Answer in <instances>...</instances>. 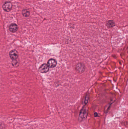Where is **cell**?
Segmentation results:
<instances>
[{"instance_id": "6da1fadb", "label": "cell", "mask_w": 128, "mask_h": 129, "mask_svg": "<svg viewBox=\"0 0 128 129\" xmlns=\"http://www.w3.org/2000/svg\"><path fill=\"white\" fill-rule=\"evenodd\" d=\"M76 69L78 73H82L84 72L85 68L84 64L80 63L76 65Z\"/></svg>"}, {"instance_id": "7a4b0ae2", "label": "cell", "mask_w": 128, "mask_h": 129, "mask_svg": "<svg viewBox=\"0 0 128 129\" xmlns=\"http://www.w3.org/2000/svg\"><path fill=\"white\" fill-rule=\"evenodd\" d=\"M12 8V5L10 2H6L3 5V8L4 10L6 12H10Z\"/></svg>"}, {"instance_id": "3957f363", "label": "cell", "mask_w": 128, "mask_h": 129, "mask_svg": "<svg viewBox=\"0 0 128 129\" xmlns=\"http://www.w3.org/2000/svg\"><path fill=\"white\" fill-rule=\"evenodd\" d=\"M10 56L11 59L12 60H15L18 57V53L15 50H13L10 53Z\"/></svg>"}, {"instance_id": "277c9868", "label": "cell", "mask_w": 128, "mask_h": 129, "mask_svg": "<svg viewBox=\"0 0 128 129\" xmlns=\"http://www.w3.org/2000/svg\"><path fill=\"white\" fill-rule=\"evenodd\" d=\"M49 70V67L47 64H43L39 68V71L41 73H46Z\"/></svg>"}, {"instance_id": "5b68a950", "label": "cell", "mask_w": 128, "mask_h": 129, "mask_svg": "<svg viewBox=\"0 0 128 129\" xmlns=\"http://www.w3.org/2000/svg\"><path fill=\"white\" fill-rule=\"evenodd\" d=\"M86 115H87V111L86 109L83 108L80 112L79 117V120L82 121L84 118H85L86 117Z\"/></svg>"}, {"instance_id": "8992f818", "label": "cell", "mask_w": 128, "mask_h": 129, "mask_svg": "<svg viewBox=\"0 0 128 129\" xmlns=\"http://www.w3.org/2000/svg\"><path fill=\"white\" fill-rule=\"evenodd\" d=\"M57 64V62L55 59H51L48 60V65L49 68H53L55 67Z\"/></svg>"}, {"instance_id": "52a82bcc", "label": "cell", "mask_w": 128, "mask_h": 129, "mask_svg": "<svg viewBox=\"0 0 128 129\" xmlns=\"http://www.w3.org/2000/svg\"><path fill=\"white\" fill-rule=\"evenodd\" d=\"M18 26L15 24H12L10 25L9 29L11 32L12 33H15L18 30Z\"/></svg>"}, {"instance_id": "ba28073f", "label": "cell", "mask_w": 128, "mask_h": 129, "mask_svg": "<svg viewBox=\"0 0 128 129\" xmlns=\"http://www.w3.org/2000/svg\"><path fill=\"white\" fill-rule=\"evenodd\" d=\"M106 26L109 28H112L115 26V23L113 20H109L106 22Z\"/></svg>"}, {"instance_id": "9c48e42d", "label": "cell", "mask_w": 128, "mask_h": 129, "mask_svg": "<svg viewBox=\"0 0 128 129\" xmlns=\"http://www.w3.org/2000/svg\"><path fill=\"white\" fill-rule=\"evenodd\" d=\"M23 14L25 16H28L29 14V12L27 10H24L23 11Z\"/></svg>"}]
</instances>
